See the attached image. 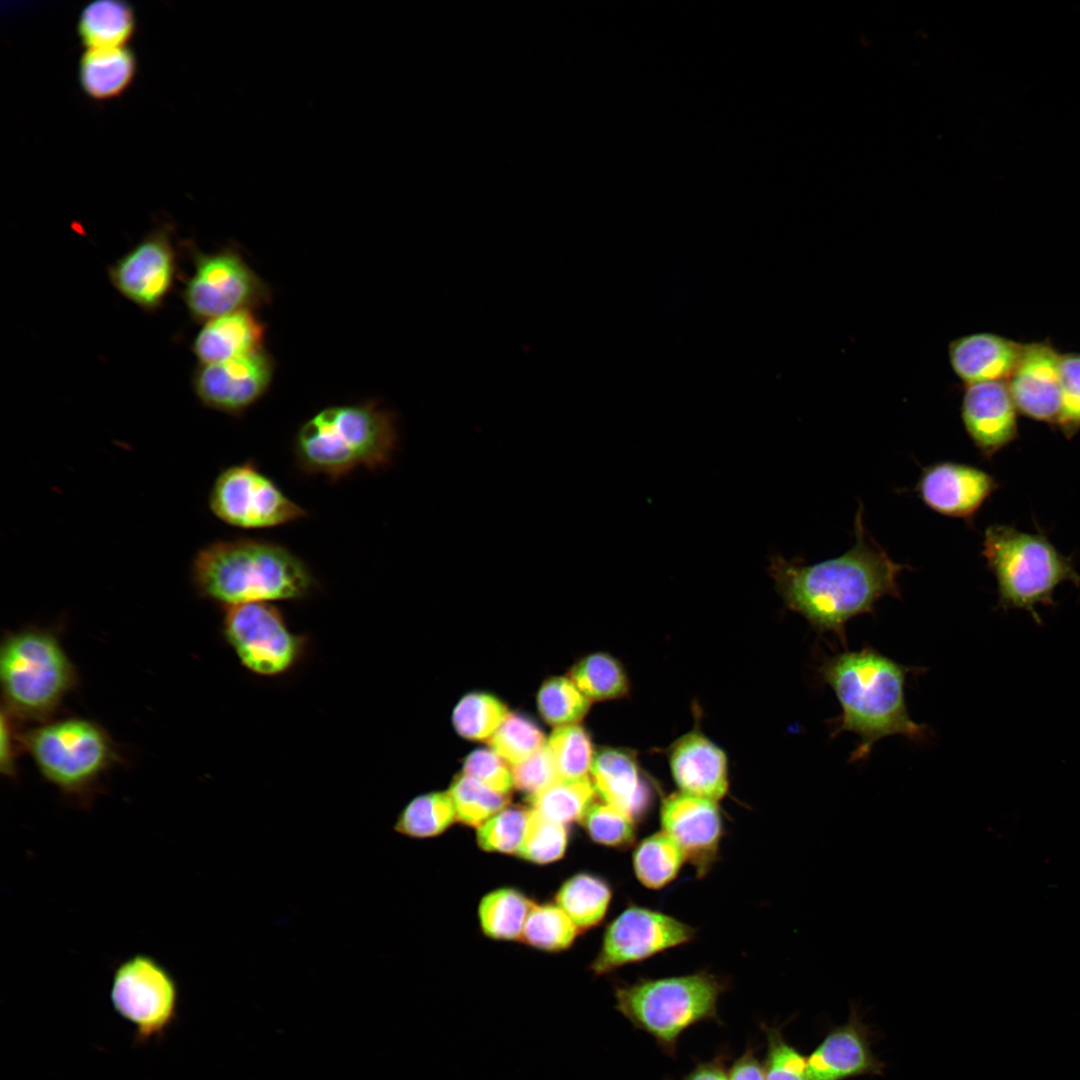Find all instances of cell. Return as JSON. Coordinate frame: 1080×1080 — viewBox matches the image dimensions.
<instances>
[{"instance_id": "f1b7e54d", "label": "cell", "mask_w": 1080, "mask_h": 1080, "mask_svg": "<svg viewBox=\"0 0 1080 1080\" xmlns=\"http://www.w3.org/2000/svg\"><path fill=\"white\" fill-rule=\"evenodd\" d=\"M457 819L448 792H429L410 800L397 815L393 830L413 839H425L444 832Z\"/></svg>"}, {"instance_id": "f6af8a7d", "label": "cell", "mask_w": 1080, "mask_h": 1080, "mask_svg": "<svg viewBox=\"0 0 1080 1080\" xmlns=\"http://www.w3.org/2000/svg\"><path fill=\"white\" fill-rule=\"evenodd\" d=\"M509 767L491 748H480L465 757L462 773L493 791L508 795L514 787Z\"/></svg>"}, {"instance_id": "c3c4849f", "label": "cell", "mask_w": 1080, "mask_h": 1080, "mask_svg": "<svg viewBox=\"0 0 1080 1080\" xmlns=\"http://www.w3.org/2000/svg\"><path fill=\"white\" fill-rule=\"evenodd\" d=\"M682 1080H729L721 1060L698 1065Z\"/></svg>"}, {"instance_id": "30bf717a", "label": "cell", "mask_w": 1080, "mask_h": 1080, "mask_svg": "<svg viewBox=\"0 0 1080 1080\" xmlns=\"http://www.w3.org/2000/svg\"><path fill=\"white\" fill-rule=\"evenodd\" d=\"M209 506L224 523L248 530L274 528L307 516V511L251 460L219 473L210 491Z\"/></svg>"}, {"instance_id": "f35d334b", "label": "cell", "mask_w": 1080, "mask_h": 1080, "mask_svg": "<svg viewBox=\"0 0 1080 1080\" xmlns=\"http://www.w3.org/2000/svg\"><path fill=\"white\" fill-rule=\"evenodd\" d=\"M530 809L506 806L477 828V842L487 852L517 854L523 842Z\"/></svg>"}, {"instance_id": "7a4b0ae2", "label": "cell", "mask_w": 1080, "mask_h": 1080, "mask_svg": "<svg viewBox=\"0 0 1080 1080\" xmlns=\"http://www.w3.org/2000/svg\"><path fill=\"white\" fill-rule=\"evenodd\" d=\"M911 670L871 647L845 651L822 663L820 674L841 707L833 735L847 731L859 736L850 762L866 759L885 737L919 741L926 736V727L910 717L905 701L906 675Z\"/></svg>"}, {"instance_id": "4dcf8cb0", "label": "cell", "mask_w": 1080, "mask_h": 1080, "mask_svg": "<svg viewBox=\"0 0 1080 1080\" xmlns=\"http://www.w3.org/2000/svg\"><path fill=\"white\" fill-rule=\"evenodd\" d=\"M567 676L590 701L617 699L629 691V681L621 663L603 652L582 657Z\"/></svg>"}, {"instance_id": "d6986e66", "label": "cell", "mask_w": 1080, "mask_h": 1080, "mask_svg": "<svg viewBox=\"0 0 1080 1080\" xmlns=\"http://www.w3.org/2000/svg\"><path fill=\"white\" fill-rule=\"evenodd\" d=\"M916 488L932 510L970 520L997 488V483L991 475L973 466L941 462L923 470Z\"/></svg>"}, {"instance_id": "277c9868", "label": "cell", "mask_w": 1080, "mask_h": 1080, "mask_svg": "<svg viewBox=\"0 0 1080 1080\" xmlns=\"http://www.w3.org/2000/svg\"><path fill=\"white\" fill-rule=\"evenodd\" d=\"M400 445L397 417L375 400L326 407L298 429L293 452L305 474L338 481L389 466Z\"/></svg>"}, {"instance_id": "7402d4cb", "label": "cell", "mask_w": 1080, "mask_h": 1080, "mask_svg": "<svg viewBox=\"0 0 1080 1080\" xmlns=\"http://www.w3.org/2000/svg\"><path fill=\"white\" fill-rule=\"evenodd\" d=\"M1024 343L991 333L979 332L958 337L948 346V359L955 375L966 385L1007 381L1013 373Z\"/></svg>"}, {"instance_id": "d4e9b609", "label": "cell", "mask_w": 1080, "mask_h": 1080, "mask_svg": "<svg viewBox=\"0 0 1080 1080\" xmlns=\"http://www.w3.org/2000/svg\"><path fill=\"white\" fill-rule=\"evenodd\" d=\"M137 62L126 46L87 49L79 65V80L84 92L95 100L121 95L136 74Z\"/></svg>"}, {"instance_id": "f546056e", "label": "cell", "mask_w": 1080, "mask_h": 1080, "mask_svg": "<svg viewBox=\"0 0 1080 1080\" xmlns=\"http://www.w3.org/2000/svg\"><path fill=\"white\" fill-rule=\"evenodd\" d=\"M533 905L529 898L513 888L488 893L481 899L478 909L482 931L498 940L520 938Z\"/></svg>"}, {"instance_id": "ac0fdd59", "label": "cell", "mask_w": 1080, "mask_h": 1080, "mask_svg": "<svg viewBox=\"0 0 1080 1080\" xmlns=\"http://www.w3.org/2000/svg\"><path fill=\"white\" fill-rule=\"evenodd\" d=\"M1018 410L1006 381L966 385L961 416L981 454L990 458L1018 435Z\"/></svg>"}, {"instance_id": "d590c367", "label": "cell", "mask_w": 1080, "mask_h": 1080, "mask_svg": "<svg viewBox=\"0 0 1080 1080\" xmlns=\"http://www.w3.org/2000/svg\"><path fill=\"white\" fill-rule=\"evenodd\" d=\"M489 745L510 767L516 765L547 742L539 724L522 712H509L489 739Z\"/></svg>"}, {"instance_id": "ee69618b", "label": "cell", "mask_w": 1080, "mask_h": 1080, "mask_svg": "<svg viewBox=\"0 0 1080 1080\" xmlns=\"http://www.w3.org/2000/svg\"><path fill=\"white\" fill-rule=\"evenodd\" d=\"M513 786L530 798L556 781L559 775L546 744L526 760L510 767Z\"/></svg>"}, {"instance_id": "7dc6e473", "label": "cell", "mask_w": 1080, "mask_h": 1080, "mask_svg": "<svg viewBox=\"0 0 1080 1080\" xmlns=\"http://www.w3.org/2000/svg\"><path fill=\"white\" fill-rule=\"evenodd\" d=\"M729 1080H765L763 1066L751 1050H747L731 1067Z\"/></svg>"}, {"instance_id": "e575fe53", "label": "cell", "mask_w": 1080, "mask_h": 1080, "mask_svg": "<svg viewBox=\"0 0 1080 1080\" xmlns=\"http://www.w3.org/2000/svg\"><path fill=\"white\" fill-rule=\"evenodd\" d=\"M591 701L567 676L546 679L537 692V708L551 726L578 724L587 714Z\"/></svg>"}, {"instance_id": "9a60e30c", "label": "cell", "mask_w": 1080, "mask_h": 1080, "mask_svg": "<svg viewBox=\"0 0 1080 1080\" xmlns=\"http://www.w3.org/2000/svg\"><path fill=\"white\" fill-rule=\"evenodd\" d=\"M660 821L699 873L708 870L722 836V819L715 801L684 792L672 793L661 805Z\"/></svg>"}, {"instance_id": "836d02e7", "label": "cell", "mask_w": 1080, "mask_h": 1080, "mask_svg": "<svg viewBox=\"0 0 1080 1080\" xmlns=\"http://www.w3.org/2000/svg\"><path fill=\"white\" fill-rule=\"evenodd\" d=\"M560 779L588 778L595 755L589 732L579 724L555 727L547 739Z\"/></svg>"}, {"instance_id": "ffe728a7", "label": "cell", "mask_w": 1080, "mask_h": 1080, "mask_svg": "<svg viewBox=\"0 0 1080 1080\" xmlns=\"http://www.w3.org/2000/svg\"><path fill=\"white\" fill-rule=\"evenodd\" d=\"M669 763L681 792L717 802L728 790V763L724 751L707 737L690 732L671 747Z\"/></svg>"}, {"instance_id": "8d00e7d4", "label": "cell", "mask_w": 1080, "mask_h": 1080, "mask_svg": "<svg viewBox=\"0 0 1080 1080\" xmlns=\"http://www.w3.org/2000/svg\"><path fill=\"white\" fill-rule=\"evenodd\" d=\"M448 793L453 801L457 820L476 828L510 802L508 795L493 791L463 773L454 777Z\"/></svg>"}, {"instance_id": "44dd1931", "label": "cell", "mask_w": 1080, "mask_h": 1080, "mask_svg": "<svg viewBox=\"0 0 1080 1080\" xmlns=\"http://www.w3.org/2000/svg\"><path fill=\"white\" fill-rule=\"evenodd\" d=\"M881 1071L882 1064L873 1055L867 1031L856 1014L830 1031L807 1058L808 1080H844Z\"/></svg>"}, {"instance_id": "7bdbcfd3", "label": "cell", "mask_w": 1080, "mask_h": 1080, "mask_svg": "<svg viewBox=\"0 0 1080 1080\" xmlns=\"http://www.w3.org/2000/svg\"><path fill=\"white\" fill-rule=\"evenodd\" d=\"M765 1080H808L807 1059L790 1046L778 1030H767Z\"/></svg>"}, {"instance_id": "9c48e42d", "label": "cell", "mask_w": 1080, "mask_h": 1080, "mask_svg": "<svg viewBox=\"0 0 1080 1080\" xmlns=\"http://www.w3.org/2000/svg\"><path fill=\"white\" fill-rule=\"evenodd\" d=\"M114 1010L135 1029V1040L163 1037L177 1018L179 989L171 972L155 957L134 954L114 970L110 990Z\"/></svg>"}, {"instance_id": "cb8c5ba5", "label": "cell", "mask_w": 1080, "mask_h": 1080, "mask_svg": "<svg viewBox=\"0 0 1080 1080\" xmlns=\"http://www.w3.org/2000/svg\"><path fill=\"white\" fill-rule=\"evenodd\" d=\"M265 326L252 310H240L206 321L193 344L202 364L252 353L263 347Z\"/></svg>"}, {"instance_id": "2e32d148", "label": "cell", "mask_w": 1080, "mask_h": 1080, "mask_svg": "<svg viewBox=\"0 0 1080 1080\" xmlns=\"http://www.w3.org/2000/svg\"><path fill=\"white\" fill-rule=\"evenodd\" d=\"M175 257L165 232H155L137 244L111 268L114 286L135 304L152 309L168 294L174 279Z\"/></svg>"}, {"instance_id": "6da1fadb", "label": "cell", "mask_w": 1080, "mask_h": 1080, "mask_svg": "<svg viewBox=\"0 0 1080 1080\" xmlns=\"http://www.w3.org/2000/svg\"><path fill=\"white\" fill-rule=\"evenodd\" d=\"M855 543L843 555L804 565L773 555L768 571L785 604L820 632L845 639L852 618L871 613L884 596L899 597L897 582L904 566L894 562L866 532L860 506Z\"/></svg>"}, {"instance_id": "5bb4252c", "label": "cell", "mask_w": 1080, "mask_h": 1080, "mask_svg": "<svg viewBox=\"0 0 1080 1080\" xmlns=\"http://www.w3.org/2000/svg\"><path fill=\"white\" fill-rule=\"evenodd\" d=\"M275 365L261 348L226 361L202 364L194 376V389L209 408L240 415L268 391Z\"/></svg>"}, {"instance_id": "83f0119b", "label": "cell", "mask_w": 1080, "mask_h": 1080, "mask_svg": "<svg viewBox=\"0 0 1080 1080\" xmlns=\"http://www.w3.org/2000/svg\"><path fill=\"white\" fill-rule=\"evenodd\" d=\"M686 860L680 846L663 830L644 838L632 857L637 879L646 888L654 890L671 883Z\"/></svg>"}, {"instance_id": "b9f144b4", "label": "cell", "mask_w": 1080, "mask_h": 1080, "mask_svg": "<svg viewBox=\"0 0 1080 1080\" xmlns=\"http://www.w3.org/2000/svg\"><path fill=\"white\" fill-rule=\"evenodd\" d=\"M1060 411L1056 426L1070 438L1080 430V353H1061Z\"/></svg>"}, {"instance_id": "ba28073f", "label": "cell", "mask_w": 1080, "mask_h": 1080, "mask_svg": "<svg viewBox=\"0 0 1080 1080\" xmlns=\"http://www.w3.org/2000/svg\"><path fill=\"white\" fill-rule=\"evenodd\" d=\"M723 989L720 980L706 972L644 979L615 988L616 1008L672 1052L686 1029L716 1017Z\"/></svg>"}, {"instance_id": "e0dca14e", "label": "cell", "mask_w": 1080, "mask_h": 1080, "mask_svg": "<svg viewBox=\"0 0 1080 1080\" xmlns=\"http://www.w3.org/2000/svg\"><path fill=\"white\" fill-rule=\"evenodd\" d=\"M1059 351L1048 340L1024 343L1006 381L1019 413L1056 425L1060 411Z\"/></svg>"}, {"instance_id": "ab89813d", "label": "cell", "mask_w": 1080, "mask_h": 1080, "mask_svg": "<svg viewBox=\"0 0 1080 1080\" xmlns=\"http://www.w3.org/2000/svg\"><path fill=\"white\" fill-rule=\"evenodd\" d=\"M567 843L565 825L550 821L530 809L525 836L517 855L531 863L548 864L564 855Z\"/></svg>"}, {"instance_id": "4316f807", "label": "cell", "mask_w": 1080, "mask_h": 1080, "mask_svg": "<svg viewBox=\"0 0 1080 1080\" xmlns=\"http://www.w3.org/2000/svg\"><path fill=\"white\" fill-rule=\"evenodd\" d=\"M612 891L602 878L578 873L565 881L556 894V904L579 930L598 925L606 915Z\"/></svg>"}, {"instance_id": "1f68e13d", "label": "cell", "mask_w": 1080, "mask_h": 1080, "mask_svg": "<svg viewBox=\"0 0 1080 1080\" xmlns=\"http://www.w3.org/2000/svg\"><path fill=\"white\" fill-rule=\"evenodd\" d=\"M595 794L590 777L574 780L559 779L528 800L532 806L531 809L542 817L566 825L582 820L594 803Z\"/></svg>"}, {"instance_id": "4fadbf2b", "label": "cell", "mask_w": 1080, "mask_h": 1080, "mask_svg": "<svg viewBox=\"0 0 1080 1080\" xmlns=\"http://www.w3.org/2000/svg\"><path fill=\"white\" fill-rule=\"evenodd\" d=\"M693 937V928L684 922L667 914L633 905L608 925L591 969L596 975H603L685 944Z\"/></svg>"}, {"instance_id": "3957f363", "label": "cell", "mask_w": 1080, "mask_h": 1080, "mask_svg": "<svg viewBox=\"0 0 1080 1080\" xmlns=\"http://www.w3.org/2000/svg\"><path fill=\"white\" fill-rule=\"evenodd\" d=\"M192 579L206 598L226 607L297 600L316 586L307 564L287 547L267 540H218L201 548Z\"/></svg>"}, {"instance_id": "bcb514c9", "label": "cell", "mask_w": 1080, "mask_h": 1080, "mask_svg": "<svg viewBox=\"0 0 1080 1080\" xmlns=\"http://www.w3.org/2000/svg\"><path fill=\"white\" fill-rule=\"evenodd\" d=\"M22 736H16L13 716L3 707L1 712V749L0 769L7 776H14L16 771V757Z\"/></svg>"}, {"instance_id": "74e56055", "label": "cell", "mask_w": 1080, "mask_h": 1080, "mask_svg": "<svg viewBox=\"0 0 1080 1080\" xmlns=\"http://www.w3.org/2000/svg\"><path fill=\"white\" fill-rule=\"evenodd\" d=\"M578 932V927L558 905L534 904L521 938L540 950L557 952L568 948Z\"/></svg>"}, {"instance_id": "484cf974", "label": "cell", "mask_w": 1080, "mask_h": 1080, "mask_svg": "<svg viewBox=\"0 0 1080 1080\" xmlns=\"http://www.w3.org/2000/svg\"><path fill=\"white\" fill-rule=\"evenodd\" d=\"M135 14L122 0H97L81 12L78 34L87 49L121 47L132 37Z\"/></svg>"}, {"instance_id": "8992f818", "label": "cell", "mask_w": 1080, "mask_h": 1080, "mask_svg": "<svg viewBox=\"0 0 1080 1080\" xmlns=\"http://www.w3.org/2000/svg\"><path fill=\"white\" fill-rule=\"evenodd\" d=\"M0 678L3 707L12 716L30 720L52 715L77 681L59 640L38 628L11 633L3 640Z\"/></svg>"}, {"instance_id": "d6a6232c", "label": "cell", "mask_w": 1080, "mask_h": 1080, "mask_svg": "<svg viewBox=\"0 0 1080 1080\" xmlns=\"http://www.w3.org/2000/svg\"><path fill=\"white\" fill-rule=\"evenodd\" d=\"M507 705L495 695L473 691L464 695L452 713L457 734L471 741H489L506 716Z\"/></svg>"}, {"instance_id": "60d3db41", "label": "cell", "mask_w": 1080, "mask_h": 1080, "mask_svg": "<svg viewBox=\"0 0 1080 1080\" xmlns=\"http://www.w3.org/2000/svg\"><path fill=\"white\" fill-rule=\"evenodd\" d=\"M581 822L589 837L598 844L612 848H625L635 840V820L603 801L594 802Z\"/></svg>"}, {"instance_id": "603a6c76", "label": "cell", "mask_w": 1080, "mask_h": 1080, "mask_svg": "<svg viewBox=\"0 0 1080 1080\" xmlns=\"http://www.w3.org/2000/svg\"><path fill=\"white\" fill-rule=\"evenodd\" d=\"M590 775L595 792L603 802L620 809L635 821L645 815L651 793L632 752L613 747L596 750Z\"/></svg>"}, {"instance_id": "52a82bcc", "label": "cell", "mask_w": 1080, "mask_h": 1080, "mask_svg": "<svg viewBox=\"0 0 1080 1080\" xmlns=\"http://www.w3.org/2000/svg\"><path fill=\"white\" fill-rule=\"evenodd\" d=\"M22 743L43 778L82 807L89 806L102 776L116 761L109 735L87 719L45 723L24 734Z\"/></svg>"}, {"instance_id": "5b68a950", "label": "cell", "mask_w": 1080, "mask_h": 1080, "mask_svg": "<svg viewBox=\"0 0 1080 1080\" xmlns=\"http://www.w3.org/2000/svg\"><path fill=\"white\" fill-rule=\"evenodd\" d=\"M983 547L997 580L999 607L1026 610L1039 625L1037 605H1054V591L1062 582L1080 584L1071 560L1042 535L992 525L985 531Z\"/></svg>"}, {"instance_id": "7c38bea8", "label": "cell", "mask_w": 1080, "mask_h": 1080, "mask_svg": "<svg viewBox=\"0 0 1080 1080\" xmlns=\"http://www.w3.org/2000/svg\"><path fill=\"white\" fill-rule=\"evenodd\" d=\"M223 631L242 665L262 676L289 670L297 661L302 640L292 633L282 614L270 603L226 607Z\"/></svg>"}, {"instance_id": "8fae6325", "label": "cell", "mask_w": 1080, "mask_h": 1080, "mask_svg": "<svg viewBox=\"0 0 1080 1080\" xmlns=\"http://www.w3.org/2000/svg\"><path fill=\"white\" fill-rule=\"evenodd\" d=\"M184 299L196 319L209 321L267 304L271 291L238 252L225 249L196 256Z\"/></svg>"}]
</instances>
